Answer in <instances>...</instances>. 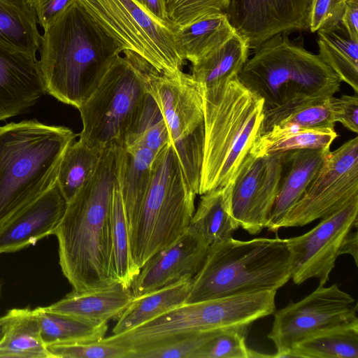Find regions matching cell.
Masks as SVG:
<instances>
[{
	"label": "cell",
	"mask_w": 358,
	"mask_h": 358,
	"mask_svg": "<svg viewBox=\"0 0 358 358\" xmlns=\"http://www.w3.org/2000/svg\"><path fill=\"white\" fill-rule=\"evenodd\" d=\"M341 24L350 38L358 40V0H347Z\"/></svg>",
	"instance_id": "44"
},
{
	"label": "cell",
	"mask_w": 358,
	"mask_h": 358,
	"mask_svg": "<svg viewBox=\"0 0 358 358\" xmlns=\"http://www.w3.org/2000/svg\"><path fill=\"white\" fill-rule=\"evenodd\" d=\"M292 351L296 358H358V326L320 333L299 343Z\"/></svg>",
	"instance_id": "33"
},
{
	"label": "cell",
	"mask_w": 358,
	"mask_h": 358,
	"mask_svg": "<svg viewBox=\"0 0 358 358\" xmlns=\"http://www.w3.org/2000/svg\"><path fill=\"white\" fill-rule=\"evenodd\" d=\"M38 52L45 94L77 108L122 52L79 0H73L43 30Z\"/></svg>",
	"instance_id": "2"
},
{
	"label": "cell",
	"mask_w": 358,
	"mask_h": 358,
	"mask_svg": "<svg viewBox=\"0 0 358 358\" xmlns=\"http://www.w3.org/2000/svg\"><path fill=\"white\" fill-rule=\"evenodd\" d=\"M204 143L199 194L231 182L259 136L264 117L262 98L236 77L217 94L202 97Z\"/></svg>",
	"instance_id": "6"
},
{
	"label": "cell",
	"mask_w": 358,
	"mask_h": 358,
	"mask_svg": "<svg viewBox=\"0 0 358 358\" xmlns=\"http://www.w3.org/2000/svg\"><path fill=\"white\" fill-rule=\"evenodd\" d=\"M52 358H131V352L102 341L53 344L46 346Z\"/></svg>",
	"instance_id": "40"
},
{
	"label": "cell",
	"mask_w": 358,
	"mask_h": 358,
	"mask_svg": "<svg viewBox=\"0 0 358 358\" xmlns=\"http://www.w3.org/2000/svg\"><path fill=\"white\" fill-rule=\"evenodd\" d=\"M141 6L150 12L157 19L170 22L165 11L164 0H135ZM171 23V22H170Z\"/></svg>",
	"instance_id": "46"
},
{
	"label": "cell",
	"mask_w": 358,
	"mask_h": 358,
	"mask_svg": "<svg viewBox=\"0 0 358 358\" xmlns=\"http://www.w3.org/2000/svg\"><path fill=\"white\" fill-rule=\"evenodd\" d=\"M329 100L335 122L341 123L350 131L358 134L357 94H344L338 98L333 96Z\"/></svg>",
	"instance_id": "42"
},
{
	"label": "cell",
	"mask_w": 358,
	"mask_h": 358,
	"mask_svg": "<svg viewBox=\"0 0 358 358\" xmlns=\"http://www.w3.org/2000/svg\"><path fill=\"white\" fill-rule=\"evenodd\" d=\"M317 32L320 57L358 94V40L341 24Z\"/></svg>",
	"instance_id": "29"
},
{
	"label": "cell",
	"mask_w": 358,
	"mask_h": 358,
	"mask_svg": "<svg viewBox=\"0 0 358 358\" xmlns=\"http://www.w3.org/2000/svg\"><path fill=\"white\" fill-rule=\"evenodd\" d=\"M248 41L236 31L221 46L192 64V78L199 85L201 96L220 92L239 73L249 58Z\"/></svg>",
	"instance_id": "23"
},
{
	"label": "cell",
	"mask_w": 358,
	"mask_h": 358,
	"mask_svg": "<svg viewBox=\"0 0 358 358\" xmlns=\"http://www.w3.org/2000/svg\"><path fill=\"white\" fill-rule=\"evenodd\" d=\"M251 325L217 330L198 350L194 358L270 357L247 347L245 335Z\"/></svg>",
	"instance_id": "37"
},
{
	"label": "cell",
	"mask_w": 358,
	"mask_h": 358,
	"mask_svg": "<svg viewBox=\"0 0 358 358\" xmlns=\"http://www.w3.org/2000/svg\"><path fill=\"white\" fill-rule=\"evenodd\" d=\"M196 195L169 143L155 157L150 187L129 235L131 255L139 270L188 229Z\"/></svg>",
	"instance_id": "7"
},
{
	"label": "cell",
	"mask_w": 358,
	"mask_h": 358,
	"mask_svg": "<svg viewBox=\"0 0 358 358\" xmlns=\"http://www.w3.org/2000/svg\"><path fill=\"white\" fill-rule=\"evenodd\" d=\"M231 182L201 194L189 228L201 235L210 245L232 237L239 224L231 208Z\"/></svg>",
	"instance_id": "24"
},
{
	"label": "cell",
	"mask_w": 358,
	"mask_h": 358,
	"mask_svg": "<svg viewBox=\"0 0 358 358\" xmlns=\"http://www.w3.org/2000/svg\"><path fill=\"white\" fill-rule=\"evenodd\" d=\"M67 205L56 182L0 225V255L21 250L54 235Z\"/></svg>",
	"instance_id": "18"
},
{
	"label": "cell",
	"mask_w": 358,
	"mask_h": 358,
	"mask_svg": "<svg viewBox=\"0 0 358 358\" xmlns=\"http://www.w3.org/2000/svg\"><path fill=\"white\" fill-rule=\"evenodd\" d=\"M192 280L185 279L144 295L134 297L117 319L113 334L131 330L185 303Z\"/></svg>",
	"instance_id": "27"
},
{
	"label": "cell",
	"mask_w": 358,
	"mask_h": 358,
	"mask_svg": "<svg viewBox=\"0 0 358 358\" xmlns=\"http://www.w3.org/2000/svg\"><path fill=\"white\" fill-rule=\"evenodd\" d=\"M330 150L302 149L285 153L279 188L266 228L273 232L299 201Z\"/></svg>",
	"instance_id": "20"
},
{
	"label": "cell",
	"mask_w": 358,
	"mask_h": 358,
	"mask_svg": "<svg viewBox=\"0 0 358 358\" xmlns=\"http://www.w3.org/2000/svg\"><path fill=\"white\" fill-rule=\"evenodd\" d=\"M217 330L192 333L161 345L136 352L131 358H194L200 348Z\"/></svg>",
	"instance_id": "39"
},
{
	"label": "cell",
	"mask_w": 358,
	"mask_h": 358,
	"mask_svg": "<svg viewBox=\"0 0 358 358\" xmlns=\"http://www.w3.org/2000/svg\"><path fill=\"white\" fill-rule=\"evenodd\" d=\"M114 148L117 160V180L129 235L149 189L152 164L157 155L143 146Z\"/></svg>",
	"instance_id": "21"
},
{
	"label": "cell",
	"mask_w": 358,
	"mask_h": 358,
	"mask_svg": "<svg viewBox=\"0 0 358 358\" xmlns=\"http://www.w3.org/2000/svg\"><path fill=\"white\" fill-rule=\"evenodd\" d=\"M76 136L36 119L0 127V225L56 183Z\"/></svg>",
	"instance_id": "3"
},
{
	"label": "cell",
	"mask_w": 358,
	"mask_h": 358,
	"mask_svg": "<svg viewBox=\"0 0 358 358\" xmlns=\"http://www.w3.org/2000/svg\"><path fill=\"white\" fill-rule=\"evenodd\" d=\"M44 94L37 57L0 42V121L25 112Z\"/></svg>",
	"instance_id": "19"
},
{
	"label": "cell",
	"mask_w": 358,
	"mask_h": 358,
	"mask_svg": "<svg viewBox=\"0 0 358 358\" xmlns=\"http://www.w3.org/2000/svg\"><path fill=\"white\" fill-rule=\"evenodd\" d=\"M290 278L286 239L240 241L231 237L209 246L201 269L192 279L185 303L277 291Z\"/></svg>",
	"instance_id": "5"
},
{
	"label": "cell",
	"mask_w": 358,
	"mask_h": 358,
	"mask_svg": "<svg viewBox=\"0 0 358 358\" xmlns=\"http://www.w3.org/2000/svg\"><path fill=\"white\" fill-rule=\"evenodd\" d=\"M275 34L254 49L238 74L241 83L264 101V110H283L333 96L342 83L318 55Z\"/></svg>",
	"instance_id": "4"
},
{
	"label": "cell",
	"mask_w": 358,
	"mask_h": 358,
	"mask_svg": "<svg viewBox=\"0 0 358 358\" xmlns=\"http://www.w3.org/2000/svg\"><path fill=\"white\" fill-rule=\"evenodd\" d=\"M358 196V137L345 142L327 156L299 201L279 229L302 227L322 219Z\"/></svg>",
	"instance_id": "13"
},
{
	"label": "cell",
	"mask_w": 358,
	"mask_h": 358,
	"mask_svg": "<svg viewBox=\"0 0 358 358\" xmlns=\"http://www.w3.org/2000/svg\"><path fill=\"white\" fill-rule=\"evenodd\" d=\"M209 246L201 235L188 228L174 243L155 253L141 267L130 287L134 297L192 280L201 269Z\"/></svg>",
	"instance_id": "17"
},
{
	"label": "cell",
	"mask_w": 358,
	"mask_h": 358,
	"mask_svg": "<svg viewBox=\"0 0 358 358\" xmlns=\"http://www.w3.org/2000/svg\"><path fill=\"white\" fill-rule=\"evenodd\" d=\"M31 0H0V42L36 57L41 42Z\"/></svg>",
	"instance_id": "25"
},
{
	"label": "cell",
	"mask_w": 358,
	"mask_h": 358,
	"mask_svg": "<svg viewBox=\"0 0 358 358\" xmlns=\"http://www.w3.org/2000/svg\"><path fill=\"white\" fill-rule=\"evenodd\" d=\"M311 0H231L227 16L255 49L276 34L308 29Z\"/></svg>",
	"instance_id": "16"
},
{
	"label": "cell",
	"mask_w": 358,
	"mask_h": 358,
	"mask_svg": "<svg viewBox=\"0 0 358 358\" xmlns=\"http://www.w3.org/2000/svg\"><path fill=\"white\" fill-rule=\"evenodd\" d=\"M116 180V154L112 146L102 152L96 171L68 203L55 231L59 266L73 291L103 289L118 282L111 227Z\"/></svg>",
	"instance_id": "1"
},
{
	"label": "cell",
	"mask_w": 358,
	"mask_h": 358,
	"mask_svg": "<svg viewBox=\"0 0 358 358\" xmlns=\"http://www.w3.org/2000/svg\"><path fill=\"white\" fill-rule=\"evenodd\" d=\"M0 293H1V282H0Z\"/></svg>",
	"instance_id": "48"
},
{
	"label": "cell",
	"mask_w": 358,
	"mask_h": 358,
	"mask_svg": "<svg viewBox=\"0 0 358 358\" xmlns=\"http://www.w3.org/2000/svg\"><path fill=\"white\" fill-rule=\"evenodd\" d=\"M357 227V226H355ZM354 227L343 238L338 250V255L349 254L352 256L355 264L358 263V234L357 228Z\"/></svg>",
	"instance_id": "45"
},
{
	"label": "cell",
	"mask_w": 358,
	"mask_h": 358,
	"mask_svg": "<svg viewBox=\"0 0 358 358\" xmlns=\"http://www.w3.org/2000/svg\"><path fill=\"white\" fill-rule=\"evenodd\" d=\"M357 302L336 284L320 285L310 294L273 313L274 320L268 338L282 358L303 340L336 328L358 326Z\"/></svg>",
	"instance_id": "12"
},
{
	"label": "cell",
	"mask_w": 358,
	"mask_h": 358,
	"mask_svg": "<svg viewBox=\"0 0 358 358\" xmlns=\"http://www.w3.org/2000/svg\"><path fill=\"white\" fill-rule=\"evenodd\" d=\"M111 227L114 271L118 282L130 287L140 270L131 255L128 224L117 180L112 195Z\"/></svg>",
	"instance_id": "34"
},
{
	"label": "cell",
	"mask_w": 358,
	"mask_h": 358,
	"mask_svg": "<svg viewBox=\"0 0 358 358\" xmlns=\"http://www.w3.org/2000/svg\"><path fill=\"white\" fill-rule=\"evenodd\" d=\"M79 1L122 52L136 53L161 73L182 71L185 59L173 24L157 19L135 0Z\"/></svg>",
	"instance_id": "10"
},
{
	"label": "cell",
	"mask_w": 358,
	"mask_h": 358,
	"mask_svg": "<svg viewBox=\"0 0 358 358\" xmlns=\"http://www.w3.org/2000/svg\"><path fill=\"white\" fill-rule=\"evenodd\" d=\"M103 151L90 148L80 140L73 141L67 148L57 178V182L67 203L94 175Z\"/></svg>",
	"instance_id": "32"
},
{
	"label": "cell",
	"mask_w": 358,
	"mask_h": 358,
	"mask_svg": "<svg viewBox=\"0 0 358 358\" xmlns=\"http://www.w3.org/2000/svg\"><path fill=\"white\" fill-rule=\"evenodd\" d=\"M347 0H311L308 29H320L341 25Z\"/></svg>",
	"instance_id": "41"
},
{
	"label": "cell",
	"mask_w": 358,
	"mask_h": 358,
	"mask_svg": "<svg viewBox=\"0 0 358 358\" xmlns=\"http://www.w3.org/2000/svg\"><path fill=\"white\" fill-rule=\"evenodd\" d=\"M169 143V131L163 115L148 91L122 146H143L157 155Z\"/></svg>",
	"instance_id": "36"
},
{
	"label": "cell",
	"mask_w": 358,
	"mask_h": 358,
	"mask_svg": "<svg viewBox=\"0 0 358 358\" xmlns=\"http://www.w3.org/2000/svg\"><path fill=\"white\" fill-rule=\"evenodd\" d=\"M329 98L306 103L285 110H265L261 134L273 125L305 129H334L336 122Z\"/></svg>",
	"instance_id": "35"
},
{
	"label": "cell",
	"mask_w": 358,
	"mask_h": 358,
	"mask_svg": "<svg viewBox=\"0 0 358 358\" xmlns=\"http://www.w3.org/2000/svg\"><path fill=\"white\" fill-rule=\"evenodd\" d=\"M358 196L307 233L287 240L290 254L291 278L299 285L316 278L324 285L335 266L341 242L357 226Z\"/></svg>",
	"instance_id": "14"
},
{
	"label": "cell",
	"mask_w": 358,
	"mask_h": 358,
	"mask_svg": "<svg viewBox=\"0 0 358 358\" xmlns=\"http://www.w3.org/2000/svg\"><path fill=\"white\" fill-rule=\"evenodd\" d=\"M134 298L130 287L117 282L103 289L72 290L61 300L44 308L92 324H107L112 319H117Z\"/></svg>",
	"instance_id": "22"
},
{
	"label": "cell",
	"mask_w": 358,
	"mask_h": 358,
	"mask_svg": "<svg viewBox=\"0 0 358 358\" xmlns=\"http://www.w3.org/2000/svg\"><path fill=\"white\" fill-rule=\"evenodd\" d=\"M285 157V153L257 157L249 152L231 180L232 215L252 235L267 227Z\"/></svg>",
	"instance_id": "15"
},
{
	"label": "cell",
	"mask_w": 358,
	"mask_h": 358,
	"mask_svg": "<svg viewBox=\"0 0 358 358\" xmlns=\"http://www.w3.org/2000/svg\"><path fill=\"white\" fill-rule=\"evenodd\" d=\"M148 91L165 120L170 143L185 178L199 194L204 143V117L199 85L190 74L180 71L164 74L151 67Z\"/></svg>",
	"instance_id": "11"
},
{
	"label": "cell",
	"mask_w": 358,
	"mask_h": 358,
	"mask_svg": "<svg viewBox=\"0 0 358 358\" xmlns=\"http://www.w3.org/2000/svg\"><path fill=\"white\" fill-rule=\"evenodd\" d=\"M235 32L227 14L215 13L177 27L176 37L184 59L194 64L221 46Z\"/></svg>",
	"instance_id": "26"
},
{
	"label": "cell",
	"mask_w": 358,
	"mask_h": 358,
	"mask_svg": "<svg viewBox=\"0 0 358 358\" xmlns=\"http://www.w3.org/2000/svg\"><path fill=\"white\" fill-rule=\"evenodd\" d=\"M263 292L234 295L180 306L131 330L103 338L102 341L134 352L152 348L185 335L251 325L268 314Z\"/></svg>",
	"instance_id": "9"
},
{
	"label": "cell",
	"mask_w": 358,
	"mask_h": 358,
	"mask_svg": "<svg viewBox=\"0 0 358 358\" xmlns=\"http://www.w3.org/2000/svg\"><path fill=\"white\" fill-rule=\"evenodd\" d=\"M231 0H164L166 17L176 28L207 15L226 13Z\"/></svg>",
	"instance_id": "38"
},
{
	"label": "cell",
	"mask_w": 358,
	"mask_h": 358,
	"mask_svg": "<svg viewBox=\"0 0 358 358\" xmlns=\"http://www.w3.org/2000/svg\"><path fill=\"white\" fill-rule=\"evenodd\" d=\"M41 336L46 346L53 344L95 342L105 338L107 324H92L78 318L36 308Z\"/></svg>",
	"instance_id": "31"
},
{
	"label": "cell",
	"mask_w": 358,
	"mask_h": 358,
	"mask_svg": "<svg viewBox=\"0 0 358 358\" xmlns=\"http://www.w3.org/2000/svg\"><path fill=\"white\" fill-rule=\"evenodd\" d=\"M73 0H31L38 24L44 30Z\"/></svg>",
	"instance_id": "43"
},
{
	"label": "cell",
	"mask_w": 358,
	"mask_h": 358,
	"mask_svg": "<svg viewBox=\"0 0 358 358\" xmlns=\"http://www.w3.org/2000/svg\"><path fill=\"white\" fill-rule=\"evenodd\" d=\"M15 311V318L0 342V358H52L41 336L36 308Z\"/></svg>",
	"instance_id": "30"
},
{
	"label": "cell",
	"mask_w": 358,
	"mask_h": 358,
	"mask_svg": "<svg viewBox=\"0 0 358 358\" xmlns=\"http://www.w3.org/2000/svg\"><path fill=\"white\" fill-rule=\"evenodd\" d=\"M15 314L16 311L15 308H14L8 310L5 315L0 317V342L13 322Z\"/></svg>",
	"instance_id": "47"
},
{
	"label": "cell",
	"mask_w": 358,
	"mask_h": 358,
	"mask_svg": "<svg viewBox=\"0 0 358 358\" xmlns=\"http://www.w3.org/2000/svg\"><path fill=\"white\" fill-rule=\"evenodd\" d=\"M122 52L78 108L83 123L79 140L92 149L122 146L148 93L153 66L131 51Z\"/></svg>",
	"instance_id": "8"
},
{
	"label": "cell",
	"mask_w": 358,
	"mask_h": 358,
	"mask_svg": "<svg viewBox=\"0 0 358 358\" xmlns=\"http://www.w3.org/2000/svg\"><path fill=\"white\" fill-rule=\"evenodd\" d=\"M335 129H305L273 125L259 135L250 152L255 156L284 154L302 149L330 150Z\"/></svg>",
	"instance_id": "28"
}]
</instances>
